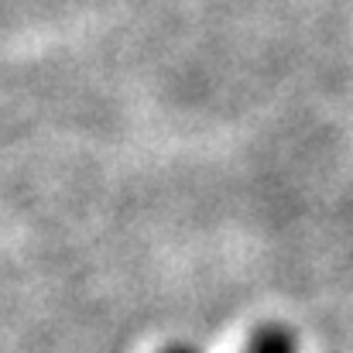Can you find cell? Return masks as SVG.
<instances>
[{"instance_id": "cell-1", "label": "cell", "mask_w": 353, "mask_h": 353, "mask_svg": "<svg viewBox=\"0 0 353 353\" xmlns=\"http://www.w3.org/2000/svg\"><path fill=\"white\" fill-rule=\"evenodd\" d=\"M299 343H295V333L285 330V326H261L250 343H247V353H295Z\"/></svg>"}, {"instance_id": "cell-2", "label": "cell", "mask_w": 353, "mask_h": 353, "mask_svg": "<svg viewBox=\"0 0 353 353\" xmlns=\"http://www.w3.org/2000/svg\"><path fill=\"white\" fill-rule=\"evenodd\" d=\"M161 353H196L192 347H185V343H172V347H165Z\"/></svg>"}]
</instances>
